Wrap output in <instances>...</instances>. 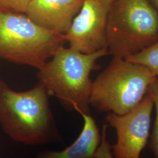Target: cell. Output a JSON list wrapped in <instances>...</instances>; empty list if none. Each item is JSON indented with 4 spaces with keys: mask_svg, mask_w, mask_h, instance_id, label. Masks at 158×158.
<instances>
[{
    "mask_svg": "<svg viewBox=\"0 0 158 158\" xmlns=\"http://www.w3.org/2000/svg\"><path fill=\"white\" fill-rule=\"evenodd\" d=\"M66 43L63 35L34 23L26 14L0 9V58L42 68Z\"/></svg>",
    "mask_w": 158,
    "mask_h": 158,
    "instance_id": "3957f363",
    "label": "cell"
},
{
    "mask_svg": "<svg viewBox=\"0 0 158 158\" xmlns=\"http://www.w3.org/2000/svg\"><path fill=\"white\" fill-rule=\"evenodd\" d=\"M108 55L107 48L85 54L62 46L38 70V83L66 107L81 115L90 114L91 72L97 68V60Z\"/></svg>",
    "mask_w": 158,
    "mask_h": 158,
    "instance_id": "7a4b0ae2",
    "label": "cell"
},
{
    "mask_svg": "<svg viewBox=\"0 0 158 158\" xmlns=\"http://www.w3.org/2000/svg\"><path fill=\"white\" fill-rule=\"evenodd\" d=\"M85 0H33L26 15L44 28L66 34Z\"/></svg>",
    "mask_w": 158,
    "mask_h": 158,
    "instance_id": "ba28073f",
    "label": "cell"
},
{
    "mask_svg": "<svg viewBox=\"0 0 158 158\" xmlns=\"http://www.w3.org/2000/svg\"><path fill=\"white\" fill-rule=\"evenodd\" d=\"M125 59L146 67L158 77V40L146 49Z\"/></svg>",
    "mask_w": 158,
    "mask_h": 158,
    "instance_id": "30bf717a",
    "label": "cell"
},
{
    "mask_svg": "<svg viewBox=\"0 0 158 158\" xmlns=\"http://www.w3.org/2000/svg\"><path fill=\"white\" fill-rule=\"evenodd\" d=\"M33 0H0V9L25 14Z\"/></svg>",
    "mask_w": 158,
    "mask_h": 158,
    "instance_id": "7c38bea8",
    "label": "cell"
},
{
    "mask_svg": "<svg viewBox=\"0 0 158 158\" xmlns=\"http://www.w3.org/2000/svg\"><path fill=\"white\" fill-rule=\"evenodd\" d=\"M107 49L113 57L126 59L158 40V17L147 0H115L107 26Z\"/></svg>",
    "mask_w": 158,
    "mask_h": 158,
    "instance_id": "5b68a950",
    "label": "cell"
},
{
    "mask_svg": "<svg viewBox=\"0 0 158 158\" xmlns=\"http://www.w3.org/2000/svg\"><path fill=\"white\" fill-rule=\"evenodd\" d=\"M151 6H152L153 10L156 13L158 17V0H147Z\"/></svg>",
    "mask_w": 158,
    "mask_h": 158,
    "instance_id": "5bb4252c",
    "label": "cell"
},
{
    "mask_svg": "<svg viewBox=\"0 0 158 158\" xmlns=\"http://www.w3.org/2000/svg\"><path fill=\"white\" fill-rule=\"evenodd\" d=\"M84 126L79 137L70 147L62 151H44L37 158H96L102 135L96 121L90 114H81Z\"/></svg>",
    "mask_w": 158,
    "mask_h": 158,
    "instance_id": "9c48e42d",
    "label": "cell"
},
{
    "mask_svg": "<svg viewBox=\"0 0 158 158\" xmlns=\"http://www.w3.org/2000/svg\"><path fill=\"white\" fill-rule=\"evenodd\" d=\"M114 1H84L70 27L63 35L70 48L85 54L107 48L108 17Z\"/></svg>",
    "mask_w": 158,
    "mask_h": 158,
    "instance_id": "52a82bcc",
    "label": "cell"
},
{
    "mask_svg": "<svg viewBox=\"0 0 158 158\" xmlns=\"http://www.w3.org/2000/svg\"><path fill=\"white\" fill-rule=\"evenodd\" d=\"M148 93L152 97L154 107L156 111V118L154 123L152 134L150 136L149 147L152 151L154 158H158V77L148 87Z\"/></svg>",
    "mask_w": 158,
    "mask_h": 158,
    "instance_id": "8fae6325",
    "label": "cell"
},
{
    "mask_svg": "<svg viewBox=\"0 0 158 158\" xmlns=\"http://www.w3.org/2000/svg\"><path fill=\"white\" fill-rule=\"evenodd\" d=\"M154 103L147 92L142 102L123 115L109 113L106 121L116 130L117 141L111 145L114 158H141L142 151L149 136L151 114Z\"/></svg>",
    "mask_w": 158,
    "mask_h": 158,
    "instance_id": "8992f818",
    "label": "cell"
},
{
    "mask_svg": "<svg viewBox=\"0 0 158 158\" xmlns=\"http://www.w3.org/2000/svg\"><path fill=\"white\" fill-rule=\"evenodd\" d=\"M108 125L104 124L102 130L101 142L96 154V158H114L111 145L107 140Z\"/></svg>",
    "mask_w": 158,
    "mask_h": 158,
    "instance_id": "4fadbf2b",
    "label": "cell"
},
{
    "mask_svg": "<svg viewBox=\"0 0 158 158\" xmlns=\"http://www.w3.org/2000/svg\"><path fill=\"white\" fill-rule=\"evenodd\" d=\"M156 77L141 64L113 57L93 81L90 105L102 112L125 114L142 102Z\"/></svg>",
    "mask_w": 158,
    "mask_h": 158,
    "instance_id": "277c9868",
    "label": "cell"
},
{
    "mask_svg": "<svg viewBox=\"0 0 158 158\" xmlns=\"http://www.w3.org/2000/svg\"><path fill=\"white\" fill-rule=\"evenodd\" d=\"M48 97L40 83L31 90L18 92L0 80V123L6 134L29 145L62 141Z\"/></svg>",
    "mask_w": 158,
    "mask_h": 158,
    "instance_id": "6da1fadb",
    "label": "cell"
}]
</instances>
